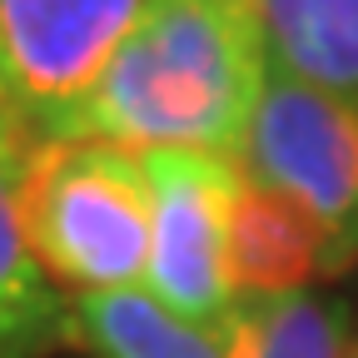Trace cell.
Returning <instances> with one entry per match:
<instances>
[{
  "mask_svg": "<svg viewBox=\"0 0 358 358\" xmlns=\"http://www.w3.org/2000/svg\"><path fill=\"white\" fill-rule=\"evenodd\" d=\"M268 75L249 0H150L60 140L239 155Z\"/></svg>",
  "mask_w": 358,
  "mask_h": 358,
  "instance_id": "6da1fadb",
  "label": "cell"
},
{
  "mask_svg": "<svg viewBox=\"0 0 358 358\" xmlns=\"http://www.w3.org/2000/svg\"><path fill=\"white\" fill-rule=\"evenodd\" d=\"M25 229L40 268L75 294L140 289L150 264L145 164L100 140H35Z\"/></svg>",
  "mask_w": 358,
  "mask_h": 358,
  "instance_id": "7a4b0ae2",
  "label": "cell"
},
{
  "mask_svg": "<svg viewBox=\"0 0 358 358\" xmlns=\"http://www.w3.org/2000/svg\"><path fill=\"white\" fill-rule=\"evenodd\" d=\"M234 164L324 224L334 274L358 264V110L268 70Z\"/></svg>",
  "mask_w": 358,
  "mask_h": 358,
  "instance_id": "3957f363",
  "label": "cell"
},
{
  "mask_svg": "<svg viewBox=\"0 0 358 358\" xmlns=\"http://www.w3.org/2000/svg\"><path fill=\"white\" fill-rule=\"evenodd\" d=\"M150 0H0V105L30 140H60Z\"/></svg>",
  "mask_w": 358,
  "mask_h": 358,
  "instance_id": "277c9868",
  "label": "cell"
},
{
  "mask_svg": "<svg viewBox=\"0 0 358 358\" xmlns=\"http://www.w3.org/2000/svg\"><path fill=\"white\" fill-rule=\"evenodd\" d=\"M150 185V264L145 289L179 319L224 334L234 313L229 264H224V219L234 194V164L199 150L140 155Z\"/></svg>",
  "mask_w": 358,
  "mask_h": 358,
  "instance_id": "5b68a950",
  "label": "cell"
},
{
  "mask_svg": "<svg viewBox=\"0 0 358 358\" xmlns=\"http://www.w3.org/2000/svg\"><path fill=\"white\" fill-rule=\"evenodd\" d=\"M224 264H229L234 303L274 299V294L308 289V279L334 274V244L303 204L249 179L234 164V194H229V219H224Z\"/></svg>",
  "mask_w": 358,
  "mask_h": 358,
  "instance_id": "8992f818",
  "label": "cell"
},
{
  "mask_svg": "<svg viewBox=\"0 0 358 358\" xmlns=\"http://www.w3.org/2000/svg\"><path fill=\"white\" fill-rule=\"evenodd\" d=\"M30 145L20 124H0V358H40L50 343H65V299L25 229Z\"/></svg>",
  "mask_w": 358,
  "mask_h": 358,
  "instance_id": "52a82bcc",
  "label": "cell"
},
{
  "mask_svg": "<svg viewBox=\"0 0 358 358\" xmlns=\"http://www.w3.org/2000/svg\"><path fill=\"white\" fill-rule=\"evenodd\" d=\"M65 338L95 358H229L224 334L179 319L145 284L65 299Z\"/></svg>",
  "mask_w": 358,
  "mask_h": 358,
  "instance_id": "ba28073f",
  "label": "cell"
},
{
  "mask_svg": "<svg viewBox=\"0 0 358 358\" xmlns=\"http://www.w3.org/2000/svg\"><path fill=\"white\" fill-rule=\"evenodd\" d=\"M268 70L358 110V0H249Z\"/></svg>",
  "mask_w": 358,
  "mask_h": 358,
  "instance_id": "9c48e42d",
  "label": "cell"
},
{
  "mask_svg": "<svg viewBox=\"0 0 358 358\" xmlns=\"http://www.w3.org/2000/svg\"><path fill=\"white\" fill-rule=\"evenodd\" d=\"M348 303L329 294H274V299H239L224 348L229 358H343L348 353Z\"/></svg>",
  "mask_w": 358,
  "mask_h": 358,
  "instance_id": "30bf717a",
  "label": "cell"
},
{
  "mask_svg": "<svg viewBox=\"0 0 358 358\" xmlns=\"http://www.w3.org/2000/svg\"><path fill=\"white\" fill-rule=\"evenodd\" d=\"M0 124H15V120H10V110H6V105H0Z\"/></svg>",
  "mask_w": 358,
  "mask_h": 358,
  "instance_id": "8fae6325",
  "label": "cell"
},
{
  "mask_svg": "<svg viewBox=\"0 0 358 358\" xmlns=\"http://www.w3.org/2000/svg\"><path fill=\"white\" fill-rule=\"evenodd\" d=\"M343 358H358V338H353V343H348V353H343Z\"/></svg>",
  "mask_w": 358,
  "mask_h": 358,
  "instance_id": "7c38bea8",
  "label": "cell"
}]
</instances>
